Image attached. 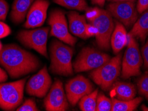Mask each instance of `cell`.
<instances>
[{"mask_svg": "<svg viewBox=\"0 0 148 111\" xmlns=\"http://www.w3.org/2000/svg\"><path fill=\"white\" fill-rule=\"evenodd\" d=\"M49 5V3L47 0H36L28 11L24 27L31 29L42 25L46 19Z\"/></svg>", "mask_w": 148, "mask_h": 111, "instance_id": "cell-14", "label": "cell"}, {"mask_svg": "<svg viewBox=\"0 0 148 111\" xmlns=\"http://www.w3.org/2000/svg\"><path fill=\"white\" fill-rule=\"evenodd\" d=\"M127 49L124 54L122 61L121 76L124 79L138 76L141 73L142 65L141 56L136 38L130 33L127 34Z\"/></svg>", "mask_w": 148, "mask_h": 111, "instance_id": "cell-5", "label": "cell"}, {"mask_svg": "<svg viewBox=\"0 0 148 111\" xmlns=\"http://www.w3.org/2000/svg\"><path fill=\"white\" fill-rule=\"evenodd\" d=\"M85 33H86L87 37H91L96 36V35L97 34V29L92 24H87L86 29H85Z\"/></svg>", "mask_w": 148, "mask_h": 111, "instance_id": "cell-29", "label": "cell"}, {"mask_svg": "<svg viewBox=\"0 0 148 111\" xmlns=\"http://www.w3.org/2000/svg\"><path fill=\"white\" fill-rule=\"evenodd\" d=\"M0 64L12 78H19L36 71L40 66L38 58L14 44L6 45L0 51Z\"/></svg>", "mask_w": 148, "mask_h": 111, "instance_id": "cell-1", "label": "cell"}, {"mask_svg": "<svg viewBox=\"0 0 148 111\" xmlns=\"http://www.w3.org/2000/svg\"><path fill=\"white\" fill-rule=\"evenodd\" d=\"M2 48H3V45H2L1 41H0V51L2 49Z\"/></svg>", "mask_w": 148, "mask_h": 111, "instance_id": "cell-35", "label": "cell"}, {"mask_svg": "<svg viewBox=\"0 0 148 111\" xmlns=\"http://www.w3.org/2000/svg\"><path fill=\"white\" fill-rule=\"evenodd\" d=\"M141 55L143 59L144 68L148 71V41L141 48Z\"/></svg>", "mask_w": 148, "mask_h": 111, "instance_id": "cell-28", "label": "cell"}, {"mask_svg": "<svg viewBox=\"0 0 148 111\" xmlns=\"http://www.w3.org/2000/svg\"><path fill=\"white\" fill-rule=\"evenodd\" d=\"M141 109L144 111H148V107L145 105H142L141 106Z\"/></svg>", "mask_w": 148, "mask_h": 111, "instance_id": "cell-34", "label": "cell"}, {"mask_svg": "<svg viewBox=\"0 0 148 111\" xmlns=\"http://www.w3.org/2000/svg\"><path fill=\"white\" fill-rule=\"evenodd\" d=\"M73 50L70 47L61 41H53L50 46V70L52 73L62 76L73 75Z\"/></svg>", "mask_w": 148, "mask_h": 111, "instance_id": "cell-3", "label": "cell"}, {"mask_svg": "<svg viewBox=\"0 0 148 111\" xmlns=\"http://www.w3.org/2000/svg\"><path fill=\"white\" fill-rule=\"evenodd\" d=\"M109 1L112 2H123V1H133L135 2L136 0H108Z\"/></svg>", "mask_w": 148, "mask_h": 111, "instance_id": "cell-33", "label": "cell"}, {"mask_svg": "<svg viewBox=\"0 0 148 111\" xmlns=\"http://www.w3.org/2000/svg\"><path fill=\"white\" fill-rule=\"evenodd\" d=\"M142 99V97L134 98L129 101H121L117 99H112V111L135 110L141 103Z\"/></svg>", "mask_w": 148, "mask_h": 111, "instance_id": "cell-20", "label": "cell"}, {"mask_svg": "<svg viewBox=\"0 0 148 111\" xmlns=\"http://www.w3.org/2000/svg\"><path fill=\"white\" fill-rule=\"evenodd\" d=\"M137 11L139 14H142L148 9V0H138Z\"/></svg>", "mask_w": 148, "mask_h": 111, "instance_id": "cell-30", "label": "cell"}, {"mask_svg": "<svg viewBox=\"0 0 148 111\" xmlns=\"http://www.w3.org/2000/svg\"><path fill=\"white\" fill-rule=\"evenodd\" d=\"M56 3L63 7L78 11H87L89 7L86 0H53Z\"/></svg>", "mask_w": 148, "mask_h": 111, "instance_id": "cell-22", "label": "cell"}, {"mask_svg": "<svg viewBox=\"0 0 148 111\" xmlns=\"http://www.w3.org/2000/svg\"><path fill=\"white\" fill-rule=\"evenodd\" d=\"M69 28L71 33L82 39H87L85 29L87 25L86 17L75 12L68 14Z\"/></svg>", "mask_w": 148, "mask_h": 111, "instance_id": "cell-16", "label": "cell"}, {"mask_svg": "<svg viewBox=\"0 0 148 111\" xmlns=\"http://www.w3.org/2000/svg\"><path fill=\"white\" fill-rule=\"evenodd\" d=\"M10 33V27L6 23L0 21V39L6 37Z\"/></svg>", "mask_w": 148, "mask_h": 111, "instance_id": "cell-27", "label": "cell"}, {"mask_svg": "<svg viewBox=\"0 0 148 111\" xmlns=\"http://www.w3.org/2000/svg\"><path fill=\"white\" fill-rule=\"evenodd\" d=\"M106 0H91V3L94 5H97L99 7H103L105 3Z\"/></svg>", "mask_w": 148, "mask_h": 111, "instance_id": "cell-32", "label": "cell"}, {"mask_svg": "<svg viewBox=\"0 0 148 111\" xmlns=\"http://www.w3.org/2000/svg\"><path fill=\"white\" fill-rule=\"evenodd\" d=\"M113 91L117 99L129 101L134 99L136 95L135 86L132 83L118 81L113 84Z\"/></svg>", "mask_w": 148, "mask_h": 111, "instance_id": "cell-19", "label": "cell"}, {"mask_svg": "<svg viewBox=\"0 0 148 111\" xmlns=\"http://www.w3.org/2000/svg\"><path fill=\"white\" fill-rule=\"evenodd\" d=\"M9 10V5L5 0H0V21L5 20Z\"/></svg>", "mask_w": 148, "mask_h": 111, "instance_id": "cell-26", "label": "cell"}, {"mask_svg": "<svg viewBox=\"0 0 148 111\" xmlns=\"http://www.w3.org/2000/svg\"><path fill=\"white\" fill-rule=\"evenodd\" d=\"M86 19L97 29L96 41L98 46L103 50L110 49V39L115 24L112 16L108 10L99 7L89 8L86 13Z\"/></svg>", "mask_w": 148, "mask_h": 111, "instance_id": "cell-2", "label": "cell"}, {"mask_svg": "<svg viewBox=\"0 0 148 111\" xmlns=\"http://www.w3.org/2000/svg\"><path fill=\"white\" fill-rule=\"evenodd\" d=\"M48 23L51 27V35L71 46L75 44L77 39L69 33L66 17L62 11H53L49 16Z\"/></svg>", "mask_w": 148, "mask_h": 111, "instance_id": "cell-9", "label": "cell"}, {"mask_svg": "<svg viewBox=\"0 0 148 111\" xmlns=\"http://www.w3.org/2000/svg\"><path fill=\"white\" fill-rule=\"evenodd\" d=\"M130 33L142 43L145 42L148 35V9L137 19Z\"/></svg>", "mask_w": 148, "mask_h": 111, "instance_id": "cell-18", "label": "cell"}, {"mask_svg": "<svg viewBox=\"0 0 148 111\" xmlns=\"http://www.w3.org/2000/svg\"><path fill=\"white\" fill-rule=\"evenodd\" d=\"M17 111H38V108L37 107L36 103L33 99H28L25 100L24 103L19 105L16 108Z\"/></svg>", "mask_w": 148, "mask_h": 111, "instance_id": "cell-25", "label": "cell"}, {"mask_svg": "<svg viewBox=\"0 0 148 111\" xmlns=\"http://www.w3.org/2000/svg\"><path fill=\"white\" fill-rule=\"evenodd\" d=\"M51 86V77L46 67H44L28 80L26 91L29 95L42 98L46 95Z\"/></svg>", "mask_w": 148, "mask_h": 111, "instance_id": "cell-13", "label": "cell"}, {"mask_svg": "<svg viewBox=\"0 0 148 111\" xmlns=\"http://www.w3.org/2000/svg\"><path fill=\"white\" fill-rule=\"evenodd\" d=\"M127 34L125 27L122 23L116 21L110 39L111 45L115 54H118L127 45Z\"/></svg>", "mask_w": 148, "mask_h": 111, "instance_id": "cell-15", "label": "cell"}, {"mask_svg": "<svg viewBox=\"0 0 148 111\" xmlns=\"http://www.w3.org/2000/svg\"><path fill=\"white\" fill-rule=\"evenodd\" d=\"M112 108V101L103 93L97 95L95 111H110Z\"/></svg>", "mask_w": 148, "mask_h": 111, "instance_id": "cell-23", "label": "cell"}, {"mask_svg": "<svg viewBox=\"0 0 148 111\" xmlns=\"http://www.w3.org/2000/svg\"><path fill=\"white\" fill-rule=\"evenodd\" d=\"M49 30L48 27L23 30L19 33L17 38L23 45L36 50L41 55L47 57V42Z\"/></svg>", "mask_w": 148, "mask_h": 111, "instance_id": "cell-8", "label": "cell"}, {"mask_svg": "<svg viewBox=\"0 0 148 111\" xmlns=\"http://www.w3.org/2000/svg\"><path fill=\"white\" fill-rule=\"evenodd\" d=\"M140 95L148 100V74L143 75L137 81Z\"/></svg>", "mask_w": 148, "mask_h": 111, "instance_id": "cell-24", "label": "cell"}, {"mask_svg": "<svg viewBox=\"0 0 148 111\" xmlns=\"http://www.w3.org/2000/svg\"><path fill=\"white\" fill-rule=\"evenodd\" d=\"M108 11L126 27L134 25L138 17V12L133 1L113 2L108 5Z\"/></svg>", "mask_w": 148, "mask_h": 111, "instance_id": "cell-10", "label": "cell"}, {"mask_svg": "<svg viewBox=\"0 0 148 111\" xmlns=\"http://www.w3.org/2000/svg\"><path fill=\"white\" fill-rule=\"evenodd\" d=\"M121 53L117 54L105 64L91 72L90 77L102 89L108 91L114 84L121 71Z\"/></svg>", "mask_w": 148, "mask_h": 111, "instance_id": "cell-4", "label": "cell"}, {"mask_svg": "<svg viewBox=\"0 0 148 111\" xmlns=\"http://www.w3.org/2000/svg\"><path fill=\"white\" fill-rule=\"evenodd\" d=\"M34 0H14L11 12L12 21L19 23L24 20Z\"/></svg>", "mask_w": 148, "mask_h": 111, "instance_id": "cell-17", "label": "cell"}, {"mask_svg": "<svg viewBox=\"0 0 148 111\" xmlns=\"http://www.w3.org/2000/svg\"><path fill=\"white\" fill-rule=\"evenodd\" d=\"M26 79L0 84V108L13 110L22 103Z\"/></svg>", "mask_w": 148, "mask_h": 111, "instance_id": "cell-6", "label": "cell"}, {"mask_svg": "<svg viewBox=\"0 0 148 111\" xmlns=\"http://www.w3.org/2000/svg\"><path fill=\"white\" fill-rule=\"evenodd\" d=\"M110 59L107 54L93 48H84L73 63L74 70L76 73L94 70L107 63Z\"/></svg>", "mask_w": 148, "mask_h": 111, "instance_id": "cell-7", "label": "cell"}, {"mask_svg": "<svg viewBox=\"0 0 148 111\" xmlns=\"http://www.w3.org/2000/svg\"><path fill=\"white\" fill-rule=\"evenodd\" d=\"M93 91L92 83L82 75H78L69 80L66 85L67 101L72 106H75L83 97Z\"/></svg>", "mask_w": 148, "mask_h": 111, "instance_id": "cell-11", "label": "cell"}, {"mask_svg": "<svg viewBox=\"0 0 148 111\" xmlns=\"http://www.w3.org/2000/svg\"><path fill=\"white\" fill-rule=\"evenodd\" d=\"M98 91L95 90L79 100V106L82 111H95Z\"/></svg>", "mask_w": 148, "mask_h": 111, "instance_id": "cell-21", "label": "cell"}, {"mask_svg": "<svg viewBox=\"0 0 148 111\" xmlns=\"http://www.w3.org/2000/svg\"><path fill=\"white\" fill-rule=\"evenodd\" d=\"M66 93L62 82L57 80L50 88L44 100V106L47 111H65L69 107Z\"/></svg>", "mask_w": 148, "mask_h": 111, "instance_id": "cell-12", "label": "cell"}, {"mask_svg": "<svg viewBox=\"0 0 148 111\" xmlns=\"http://www.w3.org/2000/svg\"><path fill=\"white\" fill-rule=\"evenodd\" d=\"M8 79V75L6 72L0 67V82H3Z\"/></svg>", "mask_w": 148, "mask_h": 111, "instance_id": "cell-31", "label": "cell"}]
</instances>
